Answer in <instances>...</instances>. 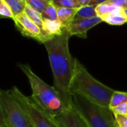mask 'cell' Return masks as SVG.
<instances>
[{
    "label": "cell",
    "mask_w": 127,
    "mask_h": 127,
    "mask_svg": "<svg viewBox=\"0 0 127 127\" xmlns=\"http://www.w3.org/2000/svg\"><path fill=\"white\" fill-rule=\"evenodd\" d=\"M109 0H91V1L89 2V5H93V6H97L98 4H103V3H106L107 1H109Z\"/></svg>",
    "instance_id": "d4e9b609"
},
{
    "label": "cell",
    "mask_w": 127,
    "mask_h": 127,
    "mask_svg": "<svg viewBox=\"0 0 127 127\" xmlns=\"http://www.w3.org/2000/svg\"><path fill=\"white\" fill-rule=\"evenodd\" d=\"M42 16L43 19H48L51 20L57 19V7L51 2V1L42 13Z\"/></svg>",
    "instance_id": "ac0fdd59"
},
{
    "label": "cell",
    "mask_w": 127,
    "mask_h": 127,
    "mask_svg": "<svg viewBox=\"0 0 127 127\" xmlns=\"http://www.w3.org/2000/svg\"><path fill=\"white\" fill-rule=\"evenodd\" d=\"M107 2L115 4L122 8L123 10L127 9V0H109Z\"/></svg>",
    "instance_id": "cb8c5ba5"
},
{
    "label": "cell",
    "mask_w": 127,
    "mask_h": 127,
    "mask_svg": "<svg viewBox=\"0 0 127 127\" xmlns=\"http://www.w3.org/2000/svg\"><path fill=\"white\" fill-rule=\"evenodd\" d=\"M124 13H126V15L127 16V9H126V10H124Z\"/></svg>",
    "instance_id": "f1b7e54d"
},
{
    "label": "cell",
    "mask_w": 127,
    "mask_h": 127,
    "mask_svg": "<svg viewBox=\"0 0 127 127\" xmlns=\"http://www.w3.org/2000/svg\"><path fill=\"white\" fill-rule=\"evenodd\" d=\"M26 2L31 7L42 13L45 7L50 4L51 0H26Z\"/></svg>",
    "instance_id": "ffe728a7"
},
{
    "label": "cell",
    "mask_w": 127,
    "mask_h": 127,
    "mask_svg": "<svg viewBox=\"0 0 127 127\" xmlns=\"http://www.w3.org/2000/svg\"><path fill=\"white\" fill-rule=\"evenodd\" d=\"M126 102H127V92L115 91L110 100L109 109L112 110Z\"/></svg>",
    "instance_id": "2e32d148"
},
{
    "label": "cell",
    "mask_w": 127,
    "mask_h": 127,
    "mask_svg": "<svg viewBox=\"0 0 127 127\" xmlns=\"http://www.w3.org/2000/svg\"><path fill=\"white\" fill-rule=\"evenodd\" d=\"M78 9L57 7V20L61 22L63 27L66 28V30L69 25L74 20Z\"/></svg>",
    "instance_id": "8fae6325"
},
{
    "label": "cell",
    "mask_w": 127,
    "mask_h": 127,
    "mask_svg": "<svg viewBox=\"0 0 127 127\" xmlns=\"http://www.w3.org/2000/svg\"><path fill=\"white\" fill-rule=\"evenodd\" d=\"M0 127H7L6 125L2 122V121H0Z\"/></svg>",
    "instance_id": "4316f807"
},
{
    "label": "cell",
    "mask_w": 127,
    "mask_h": 127,
    "mask_svg": "<svg viewBox=\"0 0 127 127\" xmlns=\"http://www.w3.org/2000/svg\"><path fill=\"white\" fill-rule=\"evenodd\" d=\"M80 4L81 6H86V5H89V2L91 1V0H77Z\"/></svg>",
    "instance_id": "484cf974"
},
{
    "label": "cell",
    "mask_w": 127,
    "mask_h": 127,
    "mask_svg": "<svg viewBox=\"0 0 127 127\" xmlns=\"http://www.w3.org/2000/svg\"><path fill=\"white\" fill-rule=\"evenodd\" d=\"M71 94H80L91 102L106 108H109L110 100L115 90L94 78L77 59L71 84Z\"/></svg>",
    "instance_id": "7a4b0ae2"
},
{
    "label": "cell",
    "mask_w": 127,
    "mask_h": 127,
    "mask_svg": "<svg viewBox=\"0 0 127 127\" xmlns=\"http://www.w3.org/2000/svg\"><path fill=\"white\" fill-rule=\"evenodd\" d=\"M112 111L113 114L127 116V102L115 107V109H112Z\"/></svg>",
    "instance_id": "7402d4cb"
},
{
    "label": "cell",
    "mask_w": 127,
    "mask_h": 127,
    "mask_svg": "<svg viewBox=\"0 0 127 127\" xmlns=\"http://www.w3.org/2000/svg\"><path fill=\"white\" fill-rule=\"evenodd\" d=\"M57 7L65 8H80L81 4L77 0H51Z\"/></svg>",
    "instance_id": "e0dca14e"
},
{
    "label": "cell",
    "mask_w": 127,
    "mask_h": 127,
    "mask_svg": "<svg viewBox=\"0 0 127 127\" xmlns=\"http://www.w3.org/2000/svg\"><path fill=\"white\" fill-rule=\"evenodd\" d=\"M9 7H10L14 16L24 12L25 7L26 5V2H20L16 0H5Z\"/></svg>",
    "instance_id": "d6986e66"
},
{
    "label": "cell",
    "mask_w": 127,
    "mask_h": 127,
    "mask_svg": "<svg viewBox=\"0 0 127 127\" xmlns=\"http://www.w3.org/2000/svg\"><path fill=\"white\" fill-rule=\"evenodd\" d=\"M0 15L2 17H8L13 20L14 19V15L5 0H0Z\"/></svg>",
    "instance_id": "44dd1931"
},
{
    "label": "cell",
    "mask_w": 127,
    "mask_h": 127,
    "mask_svg": "<svg viewBox=\"0 0 127 127\" xmlns=\"http://www.w3.org/2000/svg\"><path fill=\"white\" fill-rule=\"evenodd\" d=\"M69 34L66 30L63 34L55 36L43 43L49 58L54 77V87L66 109L72 106L70 91L75 69V59L69 51Z\"/></svg>",
    "instance_id": "6da1fadb"
},
{
    "label": "cell",
    "mask_w": 127,
    "mask_h": 127,
    "mask_svg": "<svg viewBox=\"0 0 127 127\" xmlns=\"http://www.w3.org/2000/svg\"><path fill=\"white\" fill-rule=\"evenodd\" d=\"M1 120L7 127H33L29 116L16 100L10 90L0 91Z\"/></svg>",
    "instance_id": "5b68a950"
},
{
    "label": "cell",
    "mask_w": 127,
    "mask_h": 127,
    "mask_svg": "<svg viewBox=\"0 0 127 127\" xmlns=\"http://www.w3.org/2000/svg\"><path fill=\"white\" fill-rule=\"evenodd\" d=\"M11 94L29 116L33 127H60L55 118L42 109L33 99L23 94L16 87H13Z\"/></svg>",
    "instance_id": "8992f818"
},
{
    "label": "cell",
    "mask_w": 127,
    "mask_h": 127,
    "mask_svg": "<svg viewBox=\"0 0 127 127\" xmlns=\"http://www.w3.org/2000/svg\"><path fill=\"white\" fill-rule=\"evenodd\" d=\"M13 21L17 29L23 36L33 38L42 43H44V37L41 28L33 22L25 12L15 16Z\"/></svg>",
    "instance_id": "52a82bcc"
},
{
    "label": "cell",
    "mask_w": 127,
    "mask_h": 127,
    "mask_svg": "<svg viewBox=\"0 0 127 127\" xmlns=\"http://www.w3.org/2000/svg\"><path fill=\"white\" fill-rule=\"evenodd\" d=\"M19 67L28 79L32 91V99L53 117L62 113L64 104L54 86H50L40 79L28 64H19Z\"/></svg>",
    "instance_id": "3957f363"
},
{
    "label": "cell",
    "mask_w": 127,
    "mask_h": 127,
    "mask_svg": "<svg viewBox=\"0 0 127 127\" xmlns=\"http://www.w3.org/2000/svg\"><path fill=\"white\" fill-rule=\"evenodd\" d=\"M96 6L93 5H86L80 7L77 12L74 19H86V18H92L97 16V13L95 10Z\"/></svg>",
    "instance_id": "9a60e30c"
},
{
    "label": "cell",
    "mask_w": 127,
    "mask_h": 127,
    "mask_svg": "<svg viewBox=\"0 0 127 127\" xmlns=\"http://www.w3.org/2000/svg\"><path fill=\"white\" fill-rule=\"evenodd\" d=\"M42 34L44 37V42L55 37L63 34L66 28L63 27L59 20H51L48 19H43L42 25Z\"/></svg>",
    "instance_id": "30bf717a"
},
{
    "label": "cell",
    "mask_w": 127,
    "mask_h": 127,
    "mask_svg": "<svg viewBox=\"0 0 127 127\" xmlns=\"http://www.w3.org/2000/svg\"><path fill=\"white\" fill-rule=\"evenodd\" d=\"M54 118L60 127H88L73 104Z\"/></svg>",
    "instance_id": "9c48e42d"
},
{
    "label": "cell",
    "mask_w": 127,
    "mask_h": 127,
    "mask_svg": "<svg viewBox=\"0 0 127 127\" xmlns=\"http://www.w3.org/2000/svg\"><path fill=\"white\" fill-rule=\"evenodd\" d=\"M18 1H20V2H26V0H16ZM27 3V2H26Z\"/></svg>",
    "instance_id": "83f0119b"
},
{
    "label": "cell",
    "mask_w": 127,
    "mask_h": 127,
    "mask_svg": "<svg viewBox=\"0 0 127 127\" xmlns=\"http://www.w3.org/2000/svg\"><path fill=\"white\" fill-rule=\"evenodd\" d=\"M102 22H103V19L98 16L92 18L74 19L67 28V31L70 37L75 35L80 37L86 38L87 31Z\"/></svg>",
    "instance_id": "ba28073f"
},
{
    "label": "cell",
    "mask_w": 127,
    "mask_h": 127,
    "mask_svg": "<svg viewBox=\"0 0 127 127\" xmlns=\"http://www.w3.org/2000/svg\"><path fill=\"white\" fill-rule=\"evenodd\" d=\"M72 104L88 127H117L109 108L98 106L77 94H72Z\"/></svg>",
    "instance_id": "277c9868"
},
{
    "label": "cell",
    "mask_w": 127,
    "mask_h": 127,
    "mask_svg": "<svg viewBox=\"0 0 127 127\" xmlns=\"http://www.w3.org/2000/svg\"><path fill=\"white\" fill-rule=\"evenodd\" d=\"M95 10H96L97 15L102 19L111 13L121 12L124 10L115 4H113L109 3V2H106V3H103V4L97 5Z\"/></svg>",
    "instance_id": "7c38bea8"
},
{
    "label": "cell",
    "mask_w": 127,
    "mask_h": 127,
    "mask_svg": "<svg viewBox=\"0 0 127 127\" xmlns=\"http://www.w3.org/2000/svg\"><path fill=\"white\" fill-rule=\"evenodd\" d=\"M114 115L117 127H127V116L115 114H114Z\"/></svg>",
    "instance_id": "603a6c76"
},
{
    "label": "cell",
    "mask_w": 127,
    "mask_h": 127,
    "mask_svg": "<svg viewBox=\"0 0 127 127\" xmlns=\"http://www.w3.org/2000/svg\"><path fill=\"white\" fill-rule=\"evenodd\" d=\"M24 12L26 13V15L33 22H35L40 28H42V22H43V17L42 16V13L31 7L29 4H26Z\"/></svg>",
    "instance_id": "5bb4252c"
},
{
    "label": "cell",
    "mask_w": 127,
    "mask_h": 127,
    "mask_svg": "<svg viewBox=\"0 0 127 127\" xmlns=\"http://www.w3.org/2000/svg\"><path fill=\"white\" fill-rule=\"evenodd\" d=\"M103 21L112 25H122L127 22V16L124 13V10L121 12L111 13L103 18Z\"/></svg>",
    "instance_id": "4fadbf2b"
}]
</instances>
